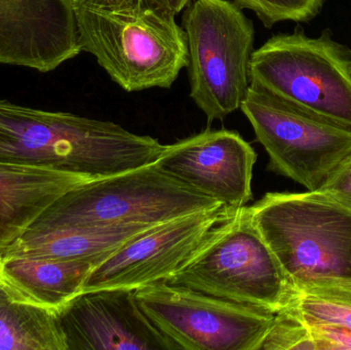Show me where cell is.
<instances>
[{
    "mask_svg": "<svg viewBox=\"0 0 351 350\" xmlns=\"http://www.w3.org/2000/svg\"><path fill=\"white\" fill-rule=\"evenodd\" d=\"M0 350H67L58 314L16 299L0 283Z\"/></svg>",
    "mask_w": 351,
    "mask_h": 350,
    "instance_id": "obj_17",
    "label": "cell"
},
{
    "mask_svg": "<svg viewBox=\"0 0 351 350\" xmlns=\"http://www.w3.org/2000/svg\"><path fill=\"white\" fill-rule=\"evenodd\" d=\"M156 226L158 225L29 230L14 242L1 257L86 260L99 265L117 249Z\"/></svg>",
    "mask_w": 351,
    "mask_h": 350,
    "instance_id": "obj_16",
    "label": "cell"
},
{
    "mask_svg": "<svg viewBox=\"0 0 351 350\" xmlns=\"http://www.w3.org/2000/svg\"><path fill=\"white\" fill-rule=\"evenodd\" d=\"M252 219L293 291L351 284V212L319 191L268 192Z\"/></svg>",
    "mask_w": 351,
    "mask_h": 350,
    "instance_id": "obj_3",
    "label": "cell"
},
{
    "mask_svg": "<svg viewBox=\"0 0 351 350\" xmlns=\"http://www.w3.org/2000/svg\"><path fill=\"white\" fill-rule=\"evenodd\" d=\"M80 51L71 0H0V64L47 73Z\"/></svg>",
    "mask_w": 351,
    "mask_h": 350,
    "instance_id": "obj_13",
    "label": "cell"
},
{
    "mask_svg": "<svg viewBox=\"0 0 351 350\" xmlns=\"http://www.w3.org/2000/svg\"><path fill=\"white\" fill-rule=\"evenodd\" d=\"M235 210L223 205L178 218L144 232L97 265L82 292L117 288L136 290L168 281L210 232Z\"/></svg>",
    "mask_w": 351,
    "mask_h": 350,
    "instance_id": "obj_10",
    "label": "cell"
},
{
    "mask_svg": "<svg viewBox=\"0 0 351 350\" xmlns=\"http://www.w3.org/2000/svg\"><path fill=\"white\" fill-rule=\"evenodd\" d=\"M220 207L218 201L149 164L72 189L29 230L156 226Z\"/></svg>",
    "mask_w": 351,
    "mask_h": 350,
    "instance_id": "obj_4",
    "label": "cell"
},
{
    "mask_svg": "<svg viewBox=\"0 0 351 350\" xmlns=\"http://www.w3.org/2000/svg\"><path fill=\"white\" fill-rule=\"evenodd\" d=\"M156 1L166 6L176 14L185 10L191 3V0H156Z\"/></svg>",
    "mask_w": 351,
    "mask_h": 350,
    "instance_id": "obj_23",
    "label": "cell"
},
{
    "mask_svg": "<svg viewBox=\"0 0 351 350\" xmlns=\"http://www.w3.org/2000/svg\"><path fill=\"white\" fill-rule=\"evenodd\" d=\"M241 110L269 156L268 170L317 191L351 154V125L250 84Z\"/></svg>",
    "mask_w": 351,
    "mask_h": 350,
    "instance_id": "obj_8",
    "label": "cell"
},
{
    "mask_svg": "<svg viewBox=\"0 0 351 350\" xmlns=\"http://www.w3.org/2000/svg\"><path fill=\"white\" fill-rule=\"evenodd\" d=\"M243 10L255 12L266 28L284 21L309 22L323 8L325 0H232Z\"/></svg>",
    "mask_w": 351,
    "mask_h": 350,
    "instance_id": "obj_19",
    "label": "cell"
},
{
    "mask_svg": "<svg viewBox=\"0 0 351 350\" xmlns=\"http://www.w3.org/2000/svg\"><path fill=\"white\" fill-rule=\"evenodd\" d=\"M92 181L76 173L0 162V257L60 197Z\"/></svg>",
    "mask_w": 351,
    "mask_h": 350,
    "instance_id": "obj_14",
    "label": "cell"
},
{
    "mask_svg": "<svg viewBox=\"0 0 351 350\" xmlns=\"http://www.w3.org/2000/svg\"><path fill=\"white\" fill-rule=\"evenodd\" d=\"M154 326L186 350H259L276 314L158 282L135 290Z\"/></svg>",
    "mask_w": 351,
    "mask_h": 350,
    "instance_id": "obj_9",
    "label": "cell"
},
{
    "mask_svg": "<svg viewBox=\"0 0 351 350\" xmlns=\"http://www.w3.org/2000/svg\"><path fill=\"white\" fill-rule=\"evenodd\" d=\"M82 49L127 92L170 88L187 67L185 31L156 0H71Z\"/></svg>",
    "mask_w": 351,
    "mask_h": 350,
    "instance_id": "obj_2",
    "label": "cell"
},
{
    "mask_svg": "<svg viewBox=\"0 0 351 350\" xmlns=\"http://www.w3.org/2000/svg\"><path fill=\"white\" fill-rule=\"evenodd\" d=\"M317 191L351 212V154L330 173Z\"/></svg>",
    "mask_w": 351,
    "mask_h": 350,
    "instance_id": "obj_21",
    "label": "cell"
},
{
    "mask_svg": "<svg viewBox=\"0 0 351 350\" xmlns=\"http://www.w3.org/2000/svg\"><path fill=\"white\" fill-rule=\"evenodd\" d=\"M254 148L237 132L206 131L172 145L154 166L221 205L239 209L253 199Z\"/></svg>",
    "mask_w": 351,
    "mask_h": 350,
    "instance_id": "obj_11",
    "label": "cell"
},
{
    "mask_svg": "<svg viewBox=\"0 0 351 350\" xmlns=\"http://www.w3.org/2000/svg\"><path fill=\"white\" fill-rule=\"evenodd\" d=\"M259 350H315L306 323L290 306L276 314Z\"/></svg>",
    "mask_w": 351,
    "mask_h": 350,
    "instance_id": "obj_20",
    "label": "cell"
},
{
    "mask_svg": "<svg viewBox=\"0 0 351 350\" xmlns=\"http://www.w3.org/2000/svg\"><path fill=\"white\" fill-rule=\"evenodd\" d=\"M97 263L31 257H1L0 283L16 299L58 312L78 294Z\"/></svg>",
    "mask_w": 351,
    "mask_h": 350,
    "instance_id": "obj_15",
    "label": "cell"
},
{
    "mask_svg": "<svg viewBox=\"0 0 351 350\" xmlns=\"http://www.w3.org/2000/svg\"><path fill=\"white\" fill-rule=\"evenodd\" d=\"M67 350H179L144 314L135 290L82 292L58 312Z\"/></svg>",
    "mask_w": 351,
    "mask_h": 350,
    "instance_id": "obj_12",
    "label": "cell"
},
{
    "mask_svg": "<svg viewBox=\"0 0 351 350\" xmlns=\"http://www.w3.org/2000/svg\"><path fill=\"white\" fill-rule=\"evenodd\" d=\"M190 98L208 123L241 109L250 86L255 29L234 2L195 0L184 12Z\"/></svg>",
    "mask_w": 351,
    "mask_h": 350,
    "instance_id": "obj_6",
    "label": "cell"
},
{
    "mask_svg": "<svg viewBox=\"0 0 351 350\" xmlns=\"http://www.w3.org/2000/svg\"><path fill=\"white\" fill-rule=\"evenodd\" d=\"M165 146L110 121L0 99V162L43 166L94 180L154 164Z\"/></svg>",
    "mask_w": 351,
    "mask_h": 350,
    "instance_id": "obj_1",
    "label": "cell"
},
{
    "mask_svg": "<svg viewBox=\"0 0 351 350\" xmlns=\"http://www.w3.org/2000/svg\"><path fill=\"white\" fill-rule=\"evenodd\" d=\"M288 306L306 323L351 330V284L303 288Z\"/></svg>",
    "mask_w": 351,
    "mask_h": 350,
    "instance_id": "obj_18",
    "label": "cell"
},
{
    "mask_svg": "<svg viewBox=\"0 0 351 350\" xmlns=\"http://www.w3.org/2000/svg\"><path fill=\"white\" fill-rule=\"evenodd\" d=\"M166 282L274 314L286 308L294 296L247 205L218 224Z\"/></svg>",
    "mask_w": 351,
    "mask_h": 350,
    "instance_id": "obj_5",
    "label": "cell"
},
{
    "mask_svg": "<svg viewBox=\"0 0 351 350\" xmlns=\"http://www.w3.org/2000/svg\"><path fill=\"white\" fill-rule=\"evenodd\" d=\"M249 76L251 84L351 125V51L329 29L315 38L274 35L252 53Z\"/></svg>",
    "mask_w": 351,
    "mask_h": 350,
    "instance_id": "obj_7",
    "label": "cell"
},
{
    "mask_svg": "<svg viewBox=\"0 0 351 350\" xmlns=\"http://www.w3.org/2000/svg\"><path fill=\"white\" fill-rule=\"evenodd\" d=\"M306 325L315 350H351V330L311 323H306Z\"/></svg>",
    "mask_w": 351,
    "mask_h": 350,
    "instance_id": "obj_22",
    "label": "cell"
}]
</instances>
